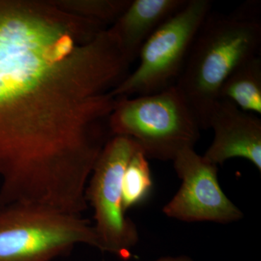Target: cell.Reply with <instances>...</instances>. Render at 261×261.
I'll return each mask as SVG.
<instances>
[{
  "label": "cell",
  "mask_w": 261,
  "mask_h": 261,
  "mask_svg": "<svg viewBox=\"0 0 261 261\" xmlns=\"http://www.w3.org/2000/svg\"><path fill=\"white\" fill-rule=\"evenodd\" d=\"M130 65L104 24L55 0H0V205L85 204Z\"/></svg>",
  "instance_id": "6da1fadb"
},
{
  "label": "cell",
  "mask_w": 261,
  "mask_h": 261,
  "mask_svg": "<svg viewBox=\"0 0 261 261\" xmlns=\"http://www.w3.org/2000/svg\"><path fill=\"white\" fill-rule=\"evenodd\" d=\"M245 7L228 15H208L196 36L176 85L192 108L201 128H207L213 108L226 79L244 62L258 56V10Z\"/></svg>",
  "instance_id": "7a4b0ae2"
},
{
  "label": "cell",
  "mask_w": 261,
  "mask_h": 261,
  "mask_svg": "<svg viewBox=\"0 0 261 261\" xmlns=\"http://www.w3.org/2000/svg\"><path fill=\"white\" fill-rule=\"evenodd\" d=\"M112 136L132 139L148 159L173 161L181 151L195 148L200 122L177 86L156 93L117 98L108 119Z\"/></svg>",
  "instance_id": "3957f363"
},
{
  "label": "cell",
  "mask_w": 261,
  "mask_h": 261,
  "mask_svg": "<svg viewBox=\"0 0 261 261\" xmlns=\"http://www.w3.org/2000/svg\"><path fill=\"white\" fill-rule=\"evenodd\" d=\"M82 245L99 250L93 225L82 215L42 204L0 205V261H53Z\"/></svg>",
  "instance_id": "277c9868"
},
{
  "label": "cell",
  "mask_w": 261,
  "mask_h": 261,
  "mask_svg": "<svg viewBox=\"0 0 261 261\" xmlns=\"http://www.w3.org/2000/svg\"><path fill=\"white\" fill-rule=\"evenodd\" d=\"M211 8L208 0H187L183 8L147 39L139 53L137 69L117 86L113 95H146L175 85Z\"/></svg>",
  "instance_id": "5b68a950"
},
{
  "label": "cell",
  "mask_w": 261,
  "mask_h": 261,
  "mask_svg": "<svg viewBox=\"0 0 261 261\" xmlns=\"http://www.w3.org/2000/svg\"><path fill=\"white\" fill-rule=\"evenodd\" d=\"M139 149L129 137L112 136L103 147L86 188V200L94 211L99 250L123 260L130 258L139 241L137 226L126 216L122 200L123 173Z\"/></svg>",
  "instance_id": "8992f818"
},
{
  "label": "cell",
  "mask_w": 261,
  "mask_h": 261,
  "mask_svg": "<svg viewBox=\"0 0 261 261\" xmlns=\"http://www.w3.org/2000/svg\"><path fill=\"white\" fill-rule=\"evenodd\" d=\"M179 190L163 207V214L185 222L231 224L243 218V213L225 195L218 179V166L195 152L181 151L172 161Z\"/></svg>",
  "instance_id": "52a82bcc"
},
{
  "label": "cell",
  "mask_w": 261,
  "mask_h": 261,
  "mask_svg": "<svg viewBox=\"0 0 261 261\" xmlns=\"http://www.w3.org/2000/svg\"><path fill=\"white\" fill-rule=\"evenodd\" d=\"M210 128L214 139L202 155L206 161L218 166L239 158L250 161L261 172V120L257 115L219 99L209 116Z\"/></svg>",
  "instance_id": "ba28073f"
},
{
  "label": "cell",
  "mask_w": 261,
  "mask_h": 261,
  "mask_svg": "<svg viewBox=\"0 0 261 261\" xmlns=\"http://www.w3.org/2000/svg\"><path fill=\"white\" fill-rule=\"evenodd\" d=\"M187 0H132L109 27L132 63L147 39L186 4Z\"/></svg>",
  "instance_id": "9c48e42d"
},
{
  "label": "cell",
  "mask_w": 261,
  "mask_h": 261,
  "mask_svg": "<svg viewBox=\"0 0 261 261\" xmlns=\"http://www.w3.org/2000/svg\"><path fill=\"white\" fill-rule=\"evenodd\" d=\"M219 99L245 112L261 114V59L253 57L239 65L221 86Z\"/></svg>",
  "instance_id": "30bf717a"
},
{
  "label": "cell",
  "mask_w": 261,
  "mask_h": 261,
  "mask_svg": "<svg viewBox=\"0 0 261 261\" xmlns=\"http://www.w3.org/2000/svg\"><path fill=\"white\" fill-rule=\"evenodd\" d=\"M148 160L142 149H139L127 165L122 179V200L125 212L142 204L152 190Z\"/></svg>",
  "instance_id": "8fae6325"
},
{
  "label": "cell",
  "mask_w": 261,
  "mask_h": 261,
  "mask_svg": "<svg viewBox=\"0 0 261 261\" xmlns=\"http://www.w3.org/2000/svg\"><path fill=\"white\" fill-rule=\"evenodd\" d=\"M61 8L84 18L108 25L113 23L132 0H56Z\"/></svg>",
  "instance_id": "7c38bea8"
},
{
  "label": "cell",
  "mask_w": 261,
  "mask_h": 261,
  "mask_svg": "<svg viewBox=\"0 0 261 261\" xmlns=\"http://www.w3.org/2000/svg\"><path fill=\"white\" fill-rule=\"evenodd\" d=\"M154 261H194L191 257L187 255H178V256H167L161 257Z\"/></svg>",
  "instance_id": "4fadbf2b"
}]
</instances>
